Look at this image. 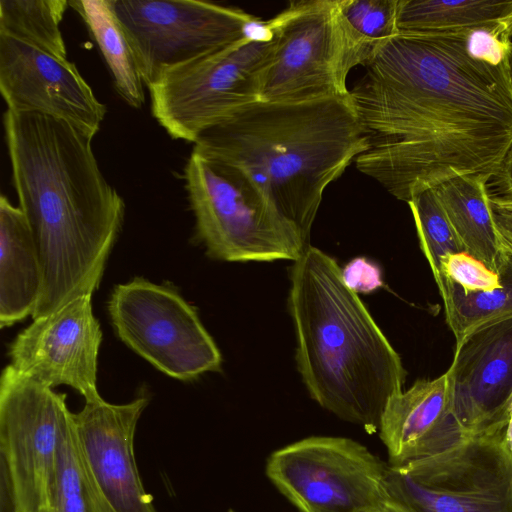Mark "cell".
Returning a JSON list of instances; mask_svg holds the SVG:
<instances>
[{
	"label": "cell",
	"instance_id": "22",
	"mask_svg": "<svg viewBox=\"0 0 512 512\" xmlns=\"http://www.w3.org/2000/svg\"><path fill=\"white\" fill-rule=\"evenodd\" d=\"M501 285L491 290L465 291L449 278L439 287L446 322L459 344L473 332L512 318V254L497 272Z\"/></svg>",
	"mask_w": 512,
	"mask_h": 512
},
{
	"label": "cell",
	"instance_id": "20",
	"mask_svg": "<svg viewBox=\"0 0 512 512\" xmlns=\"http://www.w3.org/2000/svg\"><path fill=\"white\" fill-rule=\"evenodd\" d=\"M398 32L488 31L512 35V0H400Z\"/></svg>",
	"mask_w": 512,
	"mask_h": 512
},
{
	"label": "cell",
	"instance_id": "8",
	"mask_svg": "<svg viewBox=\"0 0 512 512\" xmlns=\"http://www.w3.org/2000/svg\"><path fill=\"white\" fill-rule=\"evenodd\" d=\"M507 427L469 435L429 457L387 465L389 499L412 512H512Z\"/></svg>",
	"mask_w": 512,
	"mask_h": 512
},
{
	"label": "cell",
	"instance_id": "29",
	"mask_svg": "<svg viewBox=\"0 0 512 512\" xmlns=\"http://www.w3.org/2000/svg\"><path fill=\"white\" fill-rule=\"evenodd\" d=\"M489 200L501 243L512 254V201L490 194Z\"/></svg>",
	"mask_w": 512,
	"mask_h": 512
},
{
	"label": "cell",
	"instance_id": "9",
	"mask_svg": "<svg viewBox=\"0 0 512 512\" xmlns=\"http://www.w3.org/2000/svg\"><path fill=\"white\" fill-rule=\"evenodd\" d=\"M66 395L6 366L0 379V512L51 506Z\"/></svg>",
	"mask_w": 512,
	"mask_h": 512
},
{
	"label": "cell",
	"instance_id": "18",
	"mask_svg": "<svg viewBox=\"0 0 512 512\" xmlns=\"http://www.w3.org/2000/svg\"><path fill=\"white\" fill-rule=\"evenodd\" d=\"M43 276L36 247L20 209L0 198V326L32 316L39 302Z\"/></svg>",
	"mask_w": 512,
	"mask_h": 512
},
{
	"label": "cell",
	"instance_id": "14",
	"mask_svg": "<svg viewBox=\"0 0 512 512\" xmlns=\"http://www.w3.org/2000/svg\"><path fill=\"white\" fill-rule=\"evenodd\" d=\"M0 92L7 110L60 119L91 139L106 114L74 63L2 35Z\"/></svg>",
	"mask_w": 512,
	"mask_h": 512
},
{
	"label": "cell",
	"instance_id": "3",
	"mask_svg": "<svg viewBox=\"0 0 512 512\" xmlns=\"http://www.w3.org/2000/svg\"><path fill=\"white\" fill-rule=\"evenodd\" d=\"M369 147L348 95L259 100L203 132L192 153L249 178L308 243L325 189Z\"/></svg>",
	"mask_w": 512,
	"mask_h": 512
},
{
	"label": "cell",
	"instance_id": "10",
	"mask_svg": "<svg viewBox=\"0 0 512 512\" xmlns=\"http://www.w3.org/2000/svg\"><path fill=\"white\" fill-rule=\"evenodd\" d=\"M386 468L352 439L314 436L272 453L266 473L300 512H381Z\"/></svg>",
	"mask_w": 512,
	"mask_h": 512
},
{
	"label": "cell",
	"instance_id": "11",
	"mask_svg": "<svg viewBox=\"0 0 512 512\" xmlns=\"http://www.w3.org/2000/svg\"><path fill=\"white\" fill-rule=\"evenodd\" d=\"M114 11L148 87L164 71L252 35L261 21L200 0H113Z\"/></svg>",
	"mask_w": 512,
	"mask_h": 512
},
{
	"label": "cell",
	"instance_id": "32",
	"mask_svg": "<svg viewBox=\"0 0 512 512\" xmlns=\"http://www.w3.org/2000/svg\"><path fill=\"white\" fill-rule=\"evenodd\" d=\"M381 512H411L405 507L391 501L389 499L388 504L385 506V508Z\"/></svg>",
	"mask_w": 512,
	"mask_h": 512
},
{
	"label": "cell",
	"instance_id": "19",
	"mask_svg": "<svg viewBox=\"0 0 512 512\" xmlns=\"http://www.w3.org/2000/svg\"><path fill=\"white\" fill-rule=\"evenodd\" d=\"M484 174L460 175L434 187L438 200L462 243L465 253L497 274L508 251L493 219Z\"/></svg>",
	"mask_w": 512,
	"mask_h": 512
},
{
	"label": "cell",
	"instance_id": "23",
	"mask_svg": "<svg viewBox=\"0 0 512 512\" xmlns=\"http://www.w3.org/2000/svg\"><path fill=\"white\" fill-rule=\"evenodd\" d=\"M67 0H0V35L67 59L60 23Z\"/></svg>",
	"mask_w": 512,
	"mask_h": 512
},
{
	"label": "cell",
	"instance_id": "16",
	"mask_svg": "<svg viewBox=\"0 0 512 512\" xmlns=\"http://www.w3.org/2000/svg\"><path fill=\"white\" fill-rule=\"evenodd\" d=\"M453 411L470 435L508 426L512 408V318L456 344L447 370Z\"/></svg>",
	"mask_w": 512,
	"mask_h": 512
},
{
	"label": "cell",
	"instance_id": "30",
	"mask_svg": "<svg viewBox=\"0 0 512 512\" xmlns=\"http://www.w3.org/2000/svg\"><path fill=\"white\" fill-rule=\"evenodd\" d=\"M494 193L490 194L512 201V149L504 160L498 173L492 178Z\"/></svg>",
	"mask_w": 512,
	"mask_h": 512
},
{
	"label": "cell",
	"instance_id": "5",
	"mask_svg": "<svg viewBox=\"0 0 512 512\" xmlns=\"http://www.w3.org/2000/svg\"><path fill=\"white\" fill-rule=\"evenodd\" d=\"M184 178L197 236L211 257L229 262L296 261L309 245L240 172L191 152Z\"/></svg>",
	"mask_w": 512,
	"mask_h": 512
},
{
	"label": "cell",
	"instance_id": "15",
	"mask_svg": "<svg viewBox=\"0 0 512 512\" xmlns=\"http://www.w3.org/2000/svg\"><path fill=\"white\" fill-rule=\"evenodd\" d=\"M147 404L144 396L125 404L100 398L85 401L82 410L72 414L84 464L114 512H156L134 456L135 431Z\"/></svg>",
	"mask_w": 512,
	"mask_h": 512
},
{
	"label": "cell",
	"instance_id": "2",
	"mask_svg": "<svg viewBox=\"0 0 512 512\" xmlns=\"http://www.w3.org/2000/svg\"><path fill=\"white\" fill-rule=\"evenodd\" d=\"M3 126L13 185L42 269L35 319L98 287L125 204L102 174L92 139L69 123L6 110Z\"/></svg>",
	"mask_w": 512,
	"mask_h": 512
},
{
	"label": "cell",
	"instance_id": "28",
	"mask_svg": "<svg viewBox=\"0 0 512 512\" xmlns=\"http://www.w3.org/2000/svg\"><path fill=\"white\" fill-rule=\"evenodd\" d=\"M342 274L345 283L356 293H369L382 285L379 268L365 258L353 259Z\"/></svg>",
	"mask_w": 512,
	"mask_h": 512
},
{
	"label": "cell",
	"instance_id": "12",
	"mask_svg": "<svg viewBox=\"0 0 512 512\" xmlns=\"http://www.w3.org/2000/svg\"><path fill=\"white\" fill-rule=\"evenodd\" d=\"M107 309L121 341L164 374L187 381L219 370L217 345L172 287L134 278L113 289Z\"/></svg>",
	"mask_w": 512,
	"mask_h": 512
},
{
	"label": "cell",
	"instance_id": "24",
	"mask_svg": "<svg viewBox=\"0 0 512 512\" xmlns=\"http://www.w3.org/2000/svg\"><path fill=\"white\" fill-rule=\"evenodd\" d=\"M72 412L63 421L57 451L54 512H114L97 489L79 451Z\"/></svg>",
	"mask_w": 512,
	"mask_h": 512
},
{
	"label": "cell",
	"instance_id": "25",
	"mask_svg": "<svg viewBox=\"0 0 512 512\" xmlns=\"http://www.w3.org/2000/svg\"><path fill=\"white\" fill-rule=\"evenodd\" d=\"M407 203L414 218L420 247L439 288L448 279L444 273L445 261L451 255L465 252L464 247L449 222L434 188L418 192Z\"/></svg>",
	"mask_w": 512,
	"mask_h": 512
},
{
	"label": "cell",
	"instance_id": "21",
	"mask_svg": "<svg viewBox=\"0 0 512 512\" xmlns=\"http://www.w3.org/2000/svg\"><path fill=\"white\" fill-rule=\"evenodd\" d=\"M69 5L82 17L112 74L114 87L131 107L145 102L143 81L113 0H72Z\"/></svg>",
	"mask_w": 512,
	"mask_h": 512
},
{
	"label": "cell",
	"instance_id": "13",
	"mask_svg": "<svg viewBox=\"0 0 512 512\" xmlns=\"http://www.w3.org/2000/svg\"><path fill=\"white\" fill-rule=\"evenodd\" d=\"M91 298L92 293L81 294L33 319L11 343L9 365L44 386H70L85 401L102 398L97 388L102 331Z\"/></svg>",
	"mask_w": 512,
	"mask_h": 512
},
{
	"label": "cell",
	"instance_id": "31",
	"mask_svg": "<svg viewBox=\"0 0 512 512\" xmlns=\"http://www.w3.org/2000/svg\"><path fill=\"white\" fill-rule=\"evenodd\" d=\"M505 61H506V67H507L510 83L512 85V41L506 50Z\"/></svg>",
	"mask_w": 512,
	"mask_h": 512
},
{
	"label": "cell",
	"instance_id": "33",
	"mask_svg": "<svg viewBox=\"0 0 512 512\" xmlns=\"http://www.w3.org/2000/svg\"><path fill=\"white\" fill-rule=\"evenodd\" d=\"M39 512H54V511H53L52 507L50 506V507H47V508H45V509H42V510H41V511H39Z\"/></svg>",
	"mask_w": 512,
	"mask_h": 512
},
{
	"label": "cell",
	"instance_id": "26",
	"mask_svg": "<svg viewBox=\"0 0 512 512\" xmlns=\"http://www.w3.org/2000/svg\"><path fill=\"white\" fill-rule=\"evenodd\" d=\"M338 11L351 34L372 54L398 33L400 0H337Z\"/></svg>",
	"mask_w": 512,
	"mask_h": 512
},
{
	"label": "cell",
	"instance_id": "6",
	"mask_svg": "<svg viewBox=\"0 0 512 512\" xmlns=\"http://www.w3.org/2000/svg\"><path fill=\"white\" fill-rule=\"evenodd\" d=\"M274 45L263 22L227 48L164 71L147 87L153 117L172 139L194 144L209 128L261 100Z\"/></svg>",
	"mask_w": 512,
	"mask_h": 512
},
{
	"label": "cell",
	"instance_id": "1",
	"mask_svg": "<svg viewBox=\"0 0 512 512\" xmlns=\"http://www.w3.org/2000/svg\"><path fill=\"white\" fill-rule=\"evenodd\" d=\"M506 52L484 31L398 32L349 89L369 139L355 161L398 200L460 176L492 178L512 149Z\"/></svg>",
	"mask_w": 512,
	"mask_h": 512
},
{
	"label": "cell",
	"instance_id": "27",
	"mask_svg": "<svg viewBox=\"0 0 512 512\" xmlns=\"http://www.w3.org/2000/svg\"><path fill=\"white\" fill-rule=\"evenodd\" d=\"M444 273L465 291L491 290L501 285L498 274L465 252L449 256Z\"/></svg>",
	"mask_w": 512,
	"mask_h": 512
},
{
	"label": "cell",
	"instance_id": "7",
	"mask_svg": "<svg viewBox=\"0 0 512 512\" xmlns=\"http://www.w3.org/2000/svg\"><path fill=\"white\" fill-rule=\"evenodd\" d=\"M265 26L275 45L263 77V101L348 96L349 73L372 56L343 22L337 0L291 2Z\"/></svg>",
	"mask_w": 512,
	"mask_h": 512
},
{
	"label": "cell",
	"instance_id": "4",
	"mask_svg": "<svg viewBox=\"0 0 512 512\" xmlns=\"http://www.w3.org/2000/svg\"><path fill=\"white\" fill-rule=\"evenodd\" d=\"M297 366L310 396L368 433L380 429L406 370L331 256L308 245L291 269Z\"/></svg>",
	"mask_w": 512,
	"mask_h": 512
},
{
	"label": "cell",
	"instance_id": "17",
	"mask_svg": "<svg viewBox=\"0 0 512 512\" xmlns=\"http://www.w3.org/2000/svg\"><path fill=\"white\" fill-rule=\"evenodd\" d=\"M378 432L391 466L435 455L468 437L453 411L447 371L392 397Z\"/></svg>",
	"mask_w": 512,
	"mask_h": 512
}]
</instances>
